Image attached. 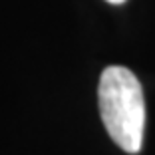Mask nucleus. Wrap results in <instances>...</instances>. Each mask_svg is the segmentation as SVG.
Instances as JSON below:
<instances>
[{"label": "nucleus", "mask_w": 155, "mask_h": 155, "mask_svg": "<svg viewBox=\"0 0 155 155\" xmlns=\"http://www.w3.org/2000/svg\"><path fill=\"white\" fill-rule=\"evenodd\" d=\"M105 2H110V4H123L125 0H105Z\"/></svg>", "instance_id": "nucleus-2"}, {"label": "nucleus", "mask_w": 155, "mask_h": 155, "mask_svg": "<svg viewBox=\"0 0 155 155\" xmlns=\"http://www.w3.org/2000/svg\"><path fill=\"white\" fill-rule=\"evenodd\" d=\"M97 107L105 131L125 153H139L145 127V101L139 80L123 66H107L97 84Z\"/></svg>", "instance_id": "nucleus-1"}]
</instances>
